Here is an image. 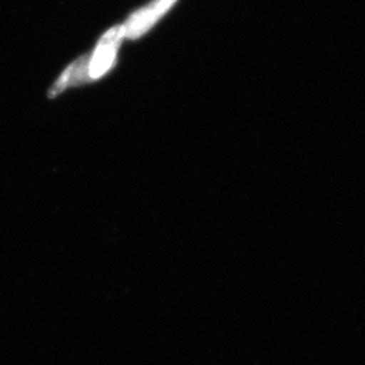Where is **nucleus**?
<instances>
[{"label": "nucleus", "mask_w": 365, "mask_h": 365, "mask_svg": "<svg viewBox=\"0 0 365 365\" xmlns=\"http://www.w3.org/2000/svg\"><path fill=\"white\" fill-rule=\"evenodd\" d=\"M178 0H153L147 6L136 11L122 26L125 38L138 39L148 32Z\"/></svg>", "instance_id": "2"}, {"label": "nucleus", "mask_w": 365, "mask_h": 365, "mask_svg": "<svg viewBox=\"0 0 365 365\" xmlns=\"http://www.w3.org/2000/svg\"><path fill=\"white\" fill-rule=\"evenodd\" d=\"M90 57L91 56H82L73 64H70L51 86V89L48 90V97L53 98L70 86H80L93 81L90 77Z\"/></svg>", "instance_id": "3"}, {"label": "nucleus", "mask_w": 365, "mask_h": 365, "mask_svg": "<svg viewBox=\"0 0 365 365\" xmlns=\"http://www.w3.org/2000/svg\"><path fill=\"white\" fill-rule=\"evenodd\" d=\"M123 38H125V36L122 25L111 28L101 37L95 51L90 57L91 80H98L113 68Z\"/></svg>", "instance_id": "1"}]
</instances>
